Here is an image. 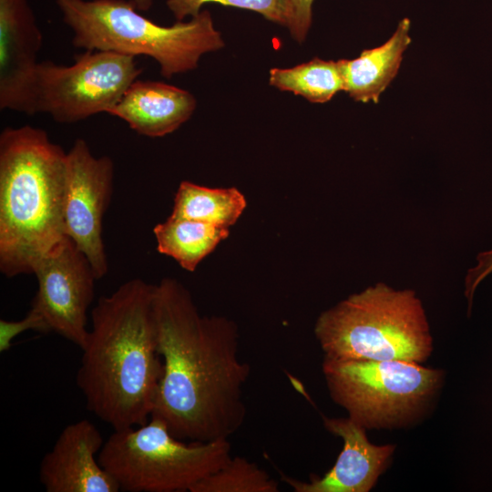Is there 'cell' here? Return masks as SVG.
<instances>
[{
	"mask_svg": "<svg viewBox=\"0 0 492 492\" xmlns=\"http://www.w3.org/2000/svg\"><path fill=\"white\" fill-rule=\"evenodd\" d=\"M155 285L136 278L97 301L77 384L88 411L113 430L146 424L163 373Z\"/></svg>",
	"mask_w": 492,
	"mask_h": 492,
	"instance_id": "7a4b0ae2",
	"label": "cell"
},
{
	"mask_svg": "<svg viewBox=\"0 0 492 492\" xmlns=\"http://www.w3.org/2000/svg\"><path fill=\"white\" fill-rule=\"evenodd\" d=\"M67 152L42 128L25 125L0 134V272L33 274L67 235Z\"/></svg>",
	"mask_w": 492,
	"mask_h": 492,
	"instance_id": "3957f363",
	"label": "cell"
},
{
	"mask_svg": "<svg viewBox=\"0 0 492 492\" xmlns=\"http://www.w3.org/2000/svg\"><path fill=\"white\" fill-rule=\"evenodd\" d=\"M42 34L28 0H0V108L34 115Z\"/></svg>",
	"mask_w": 492,
	"mask_h": 492,
	"instance_id": "8fae6325",
	"label": "cell"
},
{
	"mask_svg": "<svg viewBox=\"0 0 492 492\" xmlns=\"http://www.w3.org/2000/svg\"><path fill=\"white\" fill-rule=\"evenodd\" d=\"M113 182L111 158L96 157L86 140L77 138L67 152L65 231L87 257L97 279L108 271L102 225Z\"/></svg>",
	"mask_w": 492,
	"mask_h": 492,
	"instance_id": "30bf717a",
	"label": "cell"
},
{
	"mask_svg": "<svg viewBox=\"0 0 492 492\" xmlns=\"http://www.w3.org/2000/svg\"><path fill=\"white\" fill-rule=\"evenodd\" d=\"M205 4H219L261 14L266 19L287 26L286 0H167V6L177 21L195 16Z\"/></svg>",
	"mask_w": 492,
	"mask_h": 492,
	"instance_id": "ffe728a7",
	"label": "cell"
},
{
	"mask_svg": "<svg viewBox=\"0 0 492 492\" xmlns=\"http://www.w3.org/2000/svg\"><path fill=\"white\" fill-rule=\"evenodd\" d=\"M142 71L135 56L104 50H85L70 66L39 62L35 113H46L58 123L108 113Z\"/></svg>",
	"mask_w": 492,
	"mask_h": 492,
	"instance_id": "ba28073f",
	"label": "cell"
},
{
	"mask_svg": "<svg viewBox=\"0 0 492 492\" xmlns=\"http://www.w3.org/2000/svg\"><path fill=\"white\" fill-rule=\"evenodd\" d=\"M32 330L42 333H50L51 330L36 309L32 308L26 315L18 321L0 320V353L6 352L12 345L13 340L20 333Z\"/></svg>",
	"mask_w": 492,
	"mask_h": 492,
	"instance_id": "44dd1931",
	"label": "cell"
},
{
	"mask_svg": "<svg viewBox=\"0 0 492 492\" xmlns=\"http://www.w3.org/2000/svg\"><path fill=\"white\" fill-rule=\"evenodd\" d=\"M157 251L194 272L200 261L229 236V229L195 220L174 217L154 229Z\"/></svg>",
	"mask_w": 492,
	"mask_h": 492,
	"instance_id": "2e32d148",
	"label": "cell"
},
{
	"mask_svg": "<svg viewBox=\"0 0 492 492\" xmlns=\"http://www.w3.org/2000/svg\"><path fill=\"white\" fill-rule=\"evenodd\" d=\"M411 21L403 18L383 45L364 50L354 59L339 60L344 92L355 101L377 103L397 75L403 55L411 44Z\"/></svg>",
	"mask_w": 492,
	"mask_h": 492,
	"instance_id": "9a60e30c",
	"label": "cell"
},
{
	"mask_svg": "<svg viewBox=\"0 0 492 492\" xmlns=\"http://www.w3.org/2000/svg\"><path fill=\"white\" fill-rule=\"evenodd\" d=\"M325 429L339 436L343 446L333 466L323 476L302 481L282 475L295 492H367L373 488L394 454V445L369 442L366 429L347 418L323 416Z\"/></svg>",
	"mask_w": 492,
	"mask_h": 492,
	"instance_id": "4fadbf2b",
	"label": "cell"
},
{
	"mask_svg": "<svg viewBox=\"0 0 492 492\" xmlns=\"http://www.w3.org/2000/svg\"><path fill=\"white\" fill-rule=\"evenodd\" d=\"M244 195L236 188H208L182 181L175 194L171 216L230 228L246 208Z\"/></svg>",
	"mask_w": 492,
	"mask_h": 492,
	"instance_id": "e0dca14e",
	"label": "cell"
},
{
	"mask_svg": "<svg viewBox=\"0 0 492 492\" xmlns=\"http://www.w3.org/2000/svg\"><path fill=\"white\" fill-rule=\"evenodd\" d=\"M492 272V249L477 256V264L468 270L466 277L465 294L468 300V313H470L473 296L478 284Z\"/></svg>",
	"mask_w": 492,
	"mask_h": 492,
	"instance_id": "603a6c76",
	"label": "cell"
},
{
	"mask_svg": "<svg viewBox=\"0 0 492 492\" xmlns=\"http://www.w3.org/2000/svg\"><path fill=\"white\" fill-rule=\"evenodd\" d=\"M103 445L100 431L89 420L67 425L40 463L39 479L46 491H120L98 460Z\"/></svg>",
	"mask_w": 492,
	"mask_h": 492,
	"instance_id": "7c38bea8",
	"label": "cell"
},
{
	"mask_svg": "<svg viewBox=\"0 0 492 492\" xmlns=\"http://www.w3.org/2000/svg\"><path fill=\"white\" fill-rule=\"evenodd\" d=\"M314 334L330 359L425 362L433 342L415 292L377 283L318 317Z\"/></svg>",
	"mask_w": 492,
	"mask_h": 492,
	"instance_id": "5b68a950",
	"label": "cell"
},
{
	"mask_svg": "<svg viewBox=\"0 0 492 492\" xmlns=\"http://www.w3.org/2000/svg\"><path fill=\"white\" fill-rule=\"evenodd\" d=\"M138 11H148L152 5V0H132Z\"/></svg>",
	"mask_w": 492,
	"mask_h": 492,
	"instance_id": "cb8c5ba5",
	"label": "cell"
},
{
	"mask_svg": "<svg viewBox=\"0 0 492 492\" xmlns=\"http://www.w3.org/2000/svg\"><path fill=\"white\" fill-rule=\"evenodd\" d=\"M154 308L163 373L150 417L177 438H227L243 425L250 365L239 355V331L231 320L200 315L177 280L155 285Z\"/></svg>",
	"mask_w": 492,
	"mask_h": 492,
	"instance_id": "6da1fadb",
	"label": "cell"
},
{
	"mask_svg": "<svg viewBox=\"0 0 492 492\" xmlns=\"http://www.w3.org/2000/svg\"><path fill=\"white\" fill-rule=\"evenodd\" d=\"M227 438L190 442L175 437L160 420L113 430L98 454L120 491L190 492L231 457Z\"/></svg>",
	"mask_w": 492,
	"mask_h": 492,
	"instance_id": "8992f818",
	"label": "cell"
},
{
	"mask_svg": "<svg viewBox=\"0 0 492 492\" xmlns=\"http://www.w3.org/2000/svg\"><path fill=\"white\" fill-rule=\"evenodd\" d=\"M54 1L76 47L150 56L167 78L195 69L202 55L224 46L208 10L165 26L142 15L132 0Z\"/></svg>",
	"mask_w": 492,
	"mask_h": 492,
	"instance_id": "277c9868",
	"label": "cell"
},
{
	"mask_svg": "<svg viewBox=\"0 0 492 492\" xmlns=\"http://www.w3.org/2000/svg\"><path fill=\"white\" fill-rule=\"evenodd\" d=\"M37 292L31 307L51 332L81 348L87 336V310L97 280L89 260L67 236L36 264Z\"/></svg>",
	"mask_w": 492,
	"mask_h": 492,
	"instance_id": "9c48e42d",
	"label": "cell"
},
{
	"mask_svg": "<svg viewBox=\"0 0 492 492\" xmlns=\"http://www.w3.org/2000/svg\"><path fill=\"white\" fill-rule=\"evenodd\" d=\"M195 108L196 99L189 91L137 79L108 114L124 120L139 135L159 138L178 129Z\"/></svg>",
	"mask_w": 492,
	"mask_h": 492,
	"instance_id": "5bb4252c",
	"label": "cell"
},
{
	"mask_svg": "<svg viewBox=\"0 0 492 492\" xmlns=\"http://www.w3.org/2000/svg\"><path fill=\"white\" fill-rule=\"evenodd\" d=\"M313 0H286L287 26L291 36L299 43L305 40L313 20Z\"/></svg>",
	"mask_w": 492,
	"mask_h": 492,
	"instance_id": "7402d4cb",
	"label": "cell"
},
{
	"mask_svg": "<svg viewBox=\"0 0 492 492\" xmlns=\"http://www.w3.org/2000/svg\"><path fill=\"white\" fill-rule=\"evenodd\" d=\"M322 367L333 402L365 429L407 423L435 395L443 375L404 360L323 358Z\"/></svg>",
	"mask_w": 492,
	"mask_h": 492,
	"instance_id": "52a82bcc",
	"label": "cell"
},
{
	"mask_svg": "<svg viewBox=\"0 0 492 492\" xmlns=\"http://www.w3.org/2000/svg\"><path fill=\"white\" fill-rule=\"evenodd\" d=\"M270 85L290 91L313 103H325L344 91V81L338 61L314 58L290 68H272Z\"/></svg>",
	"mask_w": 492,
	"mask_h": 492,
	"instance_id": "ac0fdd59",
	"label": "cell"
},
{
	"mask_svg": "<svg viewBox=\"0 0 492 492\" xmlns=\"http://www.w3.org/2000/svg\"><path fill=\"white\" fill-rule=\"evenodd\" d=\"M279 483L256 463L232 456L190 492H278Z\"/></svg>",
	"mask_w": 492,
	"mask_h": 492,
	"instance_id": "d6986e66",
	"label": "cell"
}]
</instances>
